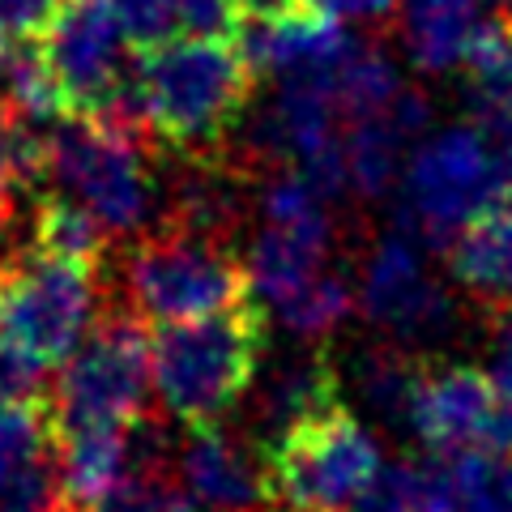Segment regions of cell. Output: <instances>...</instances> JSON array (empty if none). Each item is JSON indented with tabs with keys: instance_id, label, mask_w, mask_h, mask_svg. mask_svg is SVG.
<instances>
[{
	"instance_id": "52a82bcc",
	"label": "cell",
	"mask_w": 512,
	"mask_h": 512,
	"mask_svg": "<svg viewBox=\"0 0 512 512\" xmlns=\"http://www.w3.org/2000/svg\"><path fill=\"white\" fill-rule=\"evenodd\" d=\"M274 512H342L355 508L384 466L376 436L346 402L316 410L261 448Z\"/></svg>"
},
{
	"instance_id": "cb8c5ba5",
	"label": "cell",
	"mask_w": 512,
	"mask_h": 512,
	"mask_svg": "<svg viewBox=\"0 0 512 512\" xmlns=\"http://www.w3.org/2000/svg\"><path fill=\"white\" fill-rule=\"evenodd\" d=\"M82 512H205V508L192 500V491L180 483L175 461H171V466L128 470L103 500H94Z\"/></svg>"
},
{
	"instance_id": "44dd1931",
	"label": "cell",
	"mask_w": 512,
	"mask_h": 512,
	"mask_svg": "<svg viewBox=\"0 0 512 512\" xmlns=\"http://www.w3.org/2000/svg\"><path fill=\"white\" fill-rule=\"evenodd\" d=\"M470 116H512V18H487L461 60Z\"/></svg>"
},
{
	"instance_id": "d590c367",
	"label": "cell",
	"mask_w": 512,
	"mask_h": 512,
	"mask_svg": "<svg viewBox=\"0 0 512 512\" xmlns=\"http://www.w3.org/2000/svg\"><path fill=\"white\" fill-rule=\"evenodd\" d=\"M9 52H13V43H9V35H5V26H0V73H5V60H9Z\"/></svg>"
},
{
	"instance_id": "836d02e7",
	"label": "cell",
	"mask_w": 512,
	"mask_h": 512,
	"mask_svg": "<svg viewBox=\"0 0 512 512\" xmlns=\"http://www.w3.org/2000/svg\"><path fill=\"white\" fill-rule=\"evenodd\" d=\"M231 5L239 13V22H269L278 13H291L299 0H231Z\"/></svg>"
},
{
	"instance_id": "2e32d148",
	"label": "cell",
	"mask_w": 512,
	"mask_h": 512,
	"mask_svg": "<svg viewBox=\"0 0 512 512\" xmlns=\"http://www.w3.org/2000/svg\"><path fill=\"white\" fill-rule=\"evenodd\" d=\"M448 278L491 316L512 312V201L495 205L483 218L453 235L444 248Z\"/></svg>"
},
{
	"instance_id": "d4e9b609",
	"label": "cell",
	"mask_w": 512,
	"mask_h": 512,
	"mask_svg": "<svg viewBox=\"0 0 512 512\" xmlns=\"http://www.w3.org/2000/svg\"><path fill=\"white\" fill-rule=\"evenodd\" d=\"M0 512H73L69 495H64L56 444L0 474Z\"/></svg>"
},
{
	"instance_id": "9a60e30c",
	"label": "cell",
	"mask_w": 512,
	"mask_h": 512,
	"mask_svg": "<svg viewBox=\"0 0 512 512\" xmlns=\"http://www.w3.org/2000/svg\"><path fill=\"white\" fill-rule=\"evenodd\" d=\"M180 163H184V171L175 175L167 214L158 227L239 248L235 239L244 231L248 210H252V197H248V184H244V175H239V167L227 163V154L180 158Z\"/></svg>"
},
{
	"instance_id": "7a4b0ae2",
	"label": "cell",
	"mask_w": 512,
	"mask_h": 512,
	"mask_svg": "<svg viewBox=\"0 0 512 512\" xmlns=\"http://www.w3.org/2000/svg\"><path fill=\"white\" fill-rule=\"evenodd\" d=\"M252 64L239 39H167L137 64L146 137L175 158L227 154L252 103Z\"/></svg>"
},
{
	"instance_id": "ba28073f",
	"label": "cell",
	"mask_w": 512,
	"mask_h": 512,
	"mask_svg": "<svg viewBox=\"0 0 512 512\" xmlns=\"http://www.w3.org/2000/svg\"><path fill=\"white\" fill-rule=\"evenodd\" d=\"M150 333L146 320L107 303L82 346L60 363L47 389L52 431L73 427H128L150 414Z\"/></svg>"
},
{
	"instance_id": "4dcf8cb0",
	"label": "cell",
	"mask_w": 512,
	"mask_h": 512,
	"mask_svg": "<svg viewBox=\"0 0 512 512\" xmlns=\"http://www.w3.org/2000/svg\"><path fill=\"white\" fill-rule=\"evenodd\" d=\"M64 0H0V26L5 35L18 39H39L43 26L56 18Z\"/></svg>"
},
{
	"instance_id": "3957f363",
	"label": "cell",
	"mask_w": 512,
	"mask_h": 512,
	"mask_svg": "<svg viewBox=\"0 0 512 512\" xmlns=\"http://www.w3.org/2000/svg\"><path fill=\"white\" fill-rule=\"evenodd\" d=\"M265 308L248 299L231 312L158 325L150 338V372L167 419L210 427L252 393L265 367Z\"/></svg>"
},
{
	"instance_id": "d6a6232c",
	"label": "cell",
	"mask_w": 512,
	"mask_h": 512,
	"mask_svg": "<svg viewBox=\"0 0 512 512\" xmlns=\"http://www.w3.org/2000/svg\"><path fill=\"white\" fill-rule=\"evenodd\" d=\"M491 376L512 389V312L495 320V372Z\"/></svg>"
},
{
	"instance_id": "603a6c76",
	"label": "cell",
	"mask_w": 512,
	"mask_h": 512,
	"mask_svg": "<svg viewBox=\"0 0 512 512\" xmlns=\"http://www.w3.org/2000/svg\"><path fill=\"white\" fill-rule=\"evenodd\" d=\"M350 308H355V282L346 278V269H325V274H320L312 286H303L291 303H282L278 316H282L286 329L299 333V338L325 342L350 316Z\"/></svg>"
},
{
	"instance_id": "5b68a950",
	"label": "cell",
	"mask_w": 512,
	"mask_h": 512,
	"mask_svg": "<svg viewBox=\"0 0 512 512\" xmlns=\"http://www.w3.org/2000/svg\"><path fill=\"white\" fill-rule=\"evenodd\" d=\"M43 184L99 218L111 239L146 235L158 214V175L146 141L94 116L69 111L47 128Z\"/></svg>"
},
{
	"instance_id": "9c48e42d",
	"label": "cell",
	"mask_w": 512,
	"mask_h": 512,
	"mask_svg": "<svg viewBox=\"0 0 512 512\" xmlns=\"http://www.w3.org/2000/svg\"><path fill=\"white\" fill-rule=\"evenodd\" d=\"M39 52L73 116H103L137 77L133 43L107 0H64L43 26Z\"/></svg>"
},
{
	"instance_id": "83f0119b",
	"label": "cell",
	"mask_w": 512,
	"mask_h": 512,
	"mask_svg": "<svg viewBox=\"0 0 512 512\" xmlns=\"http://www.w3.org/2000/svg\"><path fill=\"white\" fill-rule=\"evenodd\" d=\"M419 512H495L466 478L453 470L448 457L423 461V504Z\"/></svg>"
},
{
	"instance_id": "8fae6325",
	"label": "cell",
	"mask_w": 512,
	"mask_h": 512,
	"mask_svg": "<svg viewBox=\"0 0 512 512\" xmlns=\"http://www.w3.org/2000/svg\"><path fill=\"white\" fill-rule=\"evenodd\" d=\"M500 406V384L474 363L423 359L410 402V431L436 457L483 453L487 431Z\"/></svg>"
},
{
	"instance_id": "f546056e",
	"label": "cell",
	"mask_w": 512,
	"mask_h": 512,
	"mask_svg": "<svg viewBox=\"0 0 512 512\" xmlns=\"http://www.w3.org/2000/svg\"><path fill=\"white\" fill-rule=\"evenodd\" d=\"M235 26L231 0H175V35L184 39H235Z\"/></svg>"
},
{
	"instance_id": "e575fe53",
	"label": "cell",
	"mask_w": 512,
	"mask_h": 512,
	"mask_svg": "<svg viewBox=\"0 0 512 512\" xmlns=\"http://www.w3.org/2000/svg\"><path fill=\"white\" fill-rule=\"evenodd\" d=\"M13 222H18V192H9L0 184V248H5V239L13 235Z\"/></svg>"
},
{
	"instance_id": "7402d4cb",
	"label": "cell",
	"mask_w": 512,
	"mask_h": 512,
	"mask_svg": "<svg viewBox=\"0 0 512 512\" xmlns=\"http://www.w3.org/2000/svg\"><path fill=\"white\" fill-rule=\"evenodd\" d=\"M0 103H9L18 116L35 120L43 128H52L60 116H69L64 107V94L56 86L52 69L39 52V39H22L5 60V73H0Z\"/></svg>"
},
{
	"instance_id": "1f68e13d",
	"label": "cell",
	"mask_w": 512,
	"mask_h": 512,
	"mask_svg": "<svg viewBox=\"0 0 512 512\" xmlns=\"http://www.w3.org/2000/svg\"><path fill=\"white\" fill-rule=\"evenodd\" d=\"M303 9L325 13L333 22H363V18H384L397 0H299Z\"/></svg>"
},
{
	"instance_id": "4316f807",
	"label": "cell",
	"mask_w": 512,
	"mask_h": 512,
	"mask_svg": "<svg viewBox=\"0 0 512 512\" xmlns=\"http://www.w3.org/2000/svg\"><path fill=\"white\" fill-rule=\"evenodd\" d=\"M423 504V466L410 461H384L376 478L359 495L355 512H419Z\"/></svg>"
},
{
	"instance_id": "ac0fdd59",
	"label": "cell",
	"mask_w": 512,
	"mask_h": 512,
	"mask_svg": "<svg viewBox=\"0 0 512 512\" xmlns=\"http://www.w3.org/2000/svg\"><path fill=\"white\" fill-rule=\"evenodd\" d=\"M128 427L56 431L60 478H64V495H69L73 512H82L94 500H103V495L128 474Z\"/></svg>"
},
{
	"instance_id": "30bf717a",
	"label": "cell",
	"mask_w": 512,
	"mask_h": 512,
	"mask_svg": "<svg viewBox=\"0 0 512 512\" xmlns=\"http://www.w3.org/2000/svg\"><path fill=\"white\" fill-rule=\"evenodd\" d=\"M355 299L363 316L406 350L419 342H444L457 329V303L431 278L427 248L402 231H389L372 244Z\"/></svg>"
},
{
	"instance_id": "d6986e66",
	"label": "cell",
	"mask_w": 512,
	"mask_h": 512,
	"mask_svg": "<svg viewBox=\"0 0 512 512\" xmlns=\"http://www.w3.org/2000/svg\"><path fill=\"white\" fill-rule=\"evenodd\" d=\"M30 248L107 274L111 235L99 227V218L86 214L77 201L60 197V192H43L35 201V214H30Z\"/></svg>"
},
{
	"instance_id": "e0dca14e",
	"label": "cell",
	"mask_w": 512,
	"mask_h": 512,
	"mask_svg": "<svg viewBox=\"0 0 512 512\" xmlns=\"http://www.w3.org/2000/svg\"><path fill=\"white\" fill-rule=\"evenodd\" d=\"M487 22V0H402V47L419 73H453Z\"/></svg>"
},
{
	"instance_id": "7c38bea8",
	"label": "cell",
	"mask_w": 512,
	"mask_h": 512,
	"mask_svg": "<svg viewBox=\"0 0 512 512\" xmlns=\"http://www.w3.org/2000/svg\"><path fill=\"white\" fill-rule=\"evenodd\" d=\"M175 474L205 512H274L265 483V457L252 436L227 427H184L175 444Z\"/></svg>"
},
{
	"instance_id": "6da1fadb",
	"label": "cell",
	"mask_w": 512,
	"mask_h": 512,
	"mask_svg": "<svg viewBox=\"0 0 512 512\" xmlns=\"http://www.w3.org/2000/svg\"><path fill=\"white\" fill-rule=\"evenodd\" d=\"M512 201V116H470L427 133L397 180V231L444 252L461 227Z\"/></svg>"
},
{
	"instance_id": "ffe728a7",
	"label": "cell",
	"mask_w": 512,
	"mask_h": 512,
	"mask_svg": "<svg viewBox=\"0 0 512 512\" xmlns=\"http://www.w3.org/2000/svg\"><path fill=\"white\" fill-rule=\"evenodd\" d=\"M419 367L423 359L410 355L397 342H376L363 346L355 359V384L363 393L367 410L380 423L410 431V402H414V384H419Z\"/></svg>"
},
{
	"instance_id": "4fadbf2b",
	"label": "cell",
	"mask_w": 512,
	"mask_h": 512,
	"mask_svg": "<svg viewBox=\"0 0 512 512\" xmlns=\"http://www.w3.org/2000/svg\"><path fill=\"white\" fill-rule=\"evenodd\" d=\"M350 39L355 35L342 22L295 5L291 13H278L269 22H252L239 47L252 73H265L274 82H320L346 56Z\"/></svg>"
},
{
	"instance_id": "8992f818",
	"label": "cell",
	"mask_w": 512,
	"mask_h": 512,
	"mask_svg": "<svg viewBox=\"0 0 512 512\" xmlns=\"http://www.w3.org/2000/svg\"><path fill=\"white\" fill-rule=\"evenodd\" d=\"M103 269L39 248L0 256V346L52 372L103 316Z\"/></svg>"
},
{
	"instance_id": "5bb4252c",
	"label": "cell",
	"mask_w": 512,
	"mask_h": 512,
	"mask_svg": "<svg viewBox=\"0 0 512 512\" xmlns=\"http://www.w3.org/2000/svg\"><path fill=\"white\" fill-rule=\"evenodd\" d=\"M252 410H248V436L256 444H274L286 427L312 419L316 410L342 402V376L329 359L325 342H312L295 355L278 359L265 376L252 384Z\"/></svg>"
},
{
	"instance_id": "484cf974",
	"label": "cell",
	"mask_w": 512,
	"mask_h": 512,
	"mask_svg": "<svg viewBox=\"0 0 512 512\" xmlns=\"http://www.w3.org/2000/svg\"><path fill=\"white\" fill-rule=\"evenodd\" d=\"M56 444L47 402H5L0 397V474L22 466L35 453Z\"/></svg>"
},
{
	"instance_id": "f1b7e54d",
	"label": "cell",
	"mask_w": 512,
	"mask_h": 512,
	"mask_svg": "<svg viewBox=\"0 0 512 512\" xmlns=\"http://www.w3.org/2000/svg\"><path fill=\"white\" fill-rule=\"evenodd\" d=\"M116 13L128 43L150 52V47L175 39V0H107Z\"/></svg>"
},
{
	"instance_id": "277c9868",
	"label": "cell",
	"mask_w": 512,
	"mask_h": 512,
	"mask_svg": "<svg viewBox=\"0 0 512 512\" xmlns=\"http://www.w3.org/2000/svg\"><path fill=\"white\" fill-rule=\"evenodd\" d=\"M256 299L244 252L154 227L111 269V303L146 325H180Z\"/></svg>"
}]
</instances>
